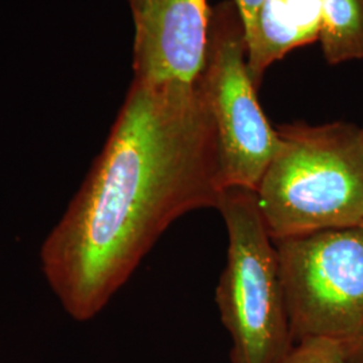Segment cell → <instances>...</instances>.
I'll use <instances>...</instances> for the list:
<instances>
[{"label": "cell", "mask_w": 363, "mask_h": 363, "mask_svg": "<svg viewBox=\"0 0 363 363\" xmlns=\"http://www.w3.org/2000/svg\"><path fill=\"white\" fill-rule=\"evenodd\" d=\"M223 189L198 79L133 78L101 154L40 247L54 296L78 322L94 318L169 225L216 208Z\"/></svg>", "instance_id": "6da1fadb"}, {"label": "cell", "mask_w": 363, "mask_h": 363, "mask_svg": "<svg viewBox=\"0 0 363 363\" xmlns=\"http://www.w3.org/2000/svg\"><path fill=\"white\" fill-rule=\"evenodd\" d=\"M322 27L323 0H262L245 33L253 84L259 88L267 70L288 52L319 42Z\"/></svg>", "instance_id": "52a82bcc"}, {"label": "cell", "mask_w": 363, "mask_h": 363, "mask_svg": "<svg viewBox=\"0 0 363 363\" xmlns=\"http://www.w3.org/2000/svg\"><path fill=\"white\" fill-rule=\"evenodd\" d=\"M362 128H363V125H362Z\"/></svg>", "instance_id": "7c38bea8"}, {"label": "cell", "mask_w": 363, "mask_h": 363, "mask_svg": "<svg viewBox=\"0 0 363 363\" xmlns=\"http://www.w3.org/2000/svg\"><path fill=\"white\" fill-rule=\"evenodd\" d=\"M198 84L217 133L223 187L256 191L279 148V135L249 74L245 28L232 0L211 9L208 52Z\"/></svg>", "instance_id": "5b68a950"}, {"label": "cell", "mask_w": 363, "mask_h": 363, "mask_svg": "<svg viewBox=\"0 0 363 363\" xmlns=\"http://www.w3.org/2000/svg\"><path fill=\"white\" fill-rule=\"evenodd\" d=\"M232 1L235 4L238 13L241 15L244 28H245V33H247V30L252 26L253 21H255L257 9H259L262 0H232Z\"/></svg>", "instance_id": "30bf717a"}, {"label": "cell", "mask_w": 363, "mask_h": 363, "mask_svg": "<svg viewBox=\"0 0 363 363\" xmlns=\"http://www.w3.org/2000/svg\"><path fill=\"white\" fill-rule=\"evenodd\" d=\"M133 19L135 78L194 84L208 52V0H128Z\"/></svg>", "instance_id": "8992f818"}, {"label": "cell", "mask_w": 363, "mask_h": 363, "mask_svg": "<svg viewBox=\"0 0 363 363\" xmlns=\"http://www.w3.org/2000/svg\"><path fill=\"white\" fill-rule=\"evenodd\" d=\"M216 208L228 232L226 265L216 301L232 337V363H279L295 343L277 250L256 191L223 189Z\"/></svg>", "instance_id": "3957f363"}, {"label": "cell", "mask_w": 363, "mask_h": 363, "mask_svg": "<svg viewBox=\"0 0 363 363\" xmlns=\"http://www.w3.org/2000/svg\"><path fill=\"white\" fill-rule=\"evenodd\" d=\"M294 343L327 339L363 363V228L273 241Z\"/></svg>", "instance_id": "277c9868"}, {"label": "cell", "mask_w": 363, "mask_h": 363, "mask_svg": "<svg viewBox=\"0 0 363 363\" xmlns=\"http://www.w3.org/2000/svg\"><path fill=\"white\" fill-rule=\"evenodd\" d=\"M319 42L328 65L363 60V0H323Z\"/></svg>", "instance_id": "ba28073f"}, {"label": "cell", "mask_w": 363, "mask_h": 363, "mask_svg": "<svg viewBox=\"0 0 363 363\" xmlns=\"http://www.w3.org/2000/svg\"><path fill=\"white\" fill-rule=\"evenodd\" d=\"M279 148L256 190L273 241L363 225V128L276 127Z\"/></svg>", "instance_id": "7a4b0ae2"}, {"label": "cell", "mask_w": 363, "mask_h": 363, "mask_svg": "<svg viewBox=\"0 0 363 363\" xmlns=\"http://www.w3.org/2000/svg\"><path fill=\"white\" fill-rule=\"evenodd\" d=\"M279 363H355L337 343L327 339H308L296 343Z\"/></svg>", "instance_id": "9c48e42d"}, {"label": "cell", "mask_w": 363, "mask_h": 363, "mask_svg": "<svg viewBox=\"0 0 363 363\" xmlns=\"http://www.w3.org/2000/svg\"><path fill=\"white\" fill-rule=\"evenodd\" d=\"M362 228H363V225H362Z\"/></svg>", "instance_id": "8fae6325"}]
</instances>
